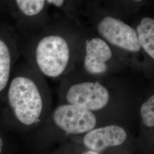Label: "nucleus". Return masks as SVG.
Returning <instances> with one entry per match:
<instances>
[{"label":"nucleus","instance_id":"1","mask_svg":"<svg viewBox=\"0 0 154 154\" xmlns=\"http://www.w3.org/2000/svg\"><path fill=\"white\" fill-rule=\"evenodd\" d=\"M51 106L46 78L27 61H18L0 107L1 123L14 135L28 136L44 124Z\"/></svg>","mask_w":154,"mask_h":154},{"label":"nucleus","instance_id":"2","mask_svg":"<svg viewBox=\"0 0 154 154\" xmlns=\"http://www.w3.org/2000/svg\"><path fill=\"white\" fill-rule=\"evenodd\" d=\"M70 39L49 23L33 36L19 38L21 55L45 78H60L70 70L73 63L74 48Z\"/></svg>","mask_w":154,"mask_h":154},{"label":"nucleus","instance_id":"3","mask_svg":"<svg viewBox=\"0 0 154 154\" xmlns=\"http://www.w3.org/2000/svg\"><path fill=\"white\" fill-rule=\"evenodd\" d=\"M97 125V118L93 112L75 105L63 103L50 112L38 130L24 139L32 142L56 130L70 135L85 134L95 128Z\"/></svg>","mask_w":154,"mask_h":154},{"label":"nucleus","instance_id":"4","mask_svg":"<svg viewBox=\"0 0 154 154\" xmlns=\"http://www.w3.org/2000/svg\"><path fill=\"white\" fill-rule=\"evenodd\" d=\"M6 9L14 21L19 38H28L38 33L49 24L48 9L44 0H8Z\"/></svg>","mask_w":154,"mask_h":154},{"label":"nucleus","instance_id":"5","mask_svg":"<svg viewBox=\"0 0 154 154\" xmlns=\"http://www.w3.org/2000/svg\"><path fill=\"white\" fill-rule=\"evenodd\" d=\"M62 95L66 103L75 105L92 112L102 110L111 100L110 91L97 81L72 82L63 89Z\"/></svg>","mask_w":154,"mask_h":154},{"label":"nucleus","instance_id":"6","mask_svg":"<svg viewBox=\"0 0 154 154\" xmlns=\"http://www.w3.org/2000/svg\"><path fill=\"white\" fill-rule=\"evenodd\" d=\"M99 37L110 46L130 53H138L142 49L133 26L111 16L100 18L96 24Z\"/></svg>","mask_w":154,"mask_h":154},{"label":"nucleus","instance_id":"7","mask_svg":"<svg viewBox=\"0 0 154 154\" xmlns=\"http://www.w3.org/2000/svg\"><path fill=\"white\" fill-rule=\"evenodd\" d=\"M21 55L18 36L13 26L0 20V107Z\"/></svg>","mask_w":154,"mask_h":154},{"label":"nucleus","instance_id":"8","mask_svg":"<svg viewBox=\"0 0 154 154\" xmlns=\"http://www.w3.org/2000/svg\"><path fill=\"white\" fill-rule=\"evenodd\" d=\"M82 48L81 64L86 73L93 77H102L109 72L114 52L103 39L95 36L88 38Z\"/></svg>","mask_w":154,"mask_h":154},{"label":"nucleus","instance_id":"9","mask_svg":"<svg viewBox=\"0 0 154 154\" xmlns=\"http://www.w3.org/2000/svg\"><path fill=\"white\" fill-rule=\"evenodd\" d=\"M128 138L126 130L117 125L95 127L86 133L83 144L88 150L101 153L110 148L122 145Z\"/></svg>","mask_w":154,"mask_h":154},{"label":"nucleus","instance_id":"10","mask_svg":"<svg viewBox=\"0 0 154 154\" xmlns=\"http://www.w3.org/2000/svg\"><path fill=\"white\" fill-rule=\"evenodd\" d=\"M135 29L141 49L151 60L154 59V20L144 17L138 21Z\"/></svg>","mask_w":154,"mask_h":154},{"label":"nucleus","instance_id":"11","mask_svg":"<svg viewBox=\"0 0 154 154\" xmlns=\"http://www.w3.org/2000/svg\"><path fill=\"white\" fill-rule=\"evenodd\" d=\"M140 116L143 125L149 129L154 127V95H151L141 105Z\"/></svg>","mask_w":154,"mask_h":154},{"label":"nucleus","instance_id":"12","mask_svg":"<svg viewBox=\"0 0 154 154\" xmlns=\"http://www.w3.org/2000/svg\"><path fill=\"white\" fill-rule=\"evenodd\" d=\"M14 135L9 132L0 122V154H8L15 144Z\"/></svg>","mask_w":154,"mask_h":154},{"label":"nucleus","instance_id":"13","mask_svg":"<svg viewBox=\"0 0 154 154\" xmlns=\"http://www.w3.org/2000/svg\"><path fill=\"white\" fill-rule=\"evenodd\" d=\"M34 151H35V154H42L44 153L43 151H39L37 150H34ZM21 153L22 152H21L20 147L17 145V144L15 143L13 149H11V151L9 152L8 154H22Z\"/></svg>","mask_w":154,"mask_h":154},{"label":"nucleus","instance_id":"14","mask_svg":"<svg viewBox=\"0 0 154 154\" xmlns=\"http://www.w3.org/2000/svg\"><path fill=\"white\" fill-rule=\"evenodd\" d=\"M6 11L5 1H0V12Z\"/></svg>","mask_w":154,"mask_h":154},{"label":"nucleus","instance_id":"15","mask_svg":"<svg viewBox=\"0 0 154 154\" xmlns=\"http://www.w3.org/2000/svg\"><path fill=\"white\" fill-rule=\"evenodd\" d=\"M81 154H99V153H98V152H94V151H90V150H88V149H87V150H86V151H83L82 152V153Z\"/></svg>","mask_w":154,"mask_h":154}]
</instances>
